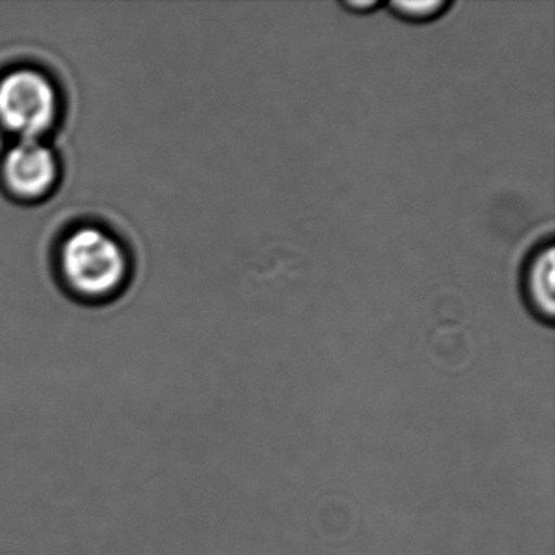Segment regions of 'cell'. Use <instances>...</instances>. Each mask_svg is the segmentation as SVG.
<instances>
[{"mask_svg": "<svg viewBox=\"0 0 555 555\" xmlns=\"http://www.w3.org/2000/svg\"><path fill=\"white\" fill-rule=\"evenodd\" d=\"M61 271L77 295L102 300L122 287L128 278L129 261L115 236L96 227H82L63 243Z\"/></svg>", "mask_w": 555, "mask_h": 555, "instance_id": "obj_1", "label": "cell"}, {"mask_svg": "<svg viewBox=\"0 0 555 555\" xmlns=\"http://www.w3.org/2000/svg\"><path fill=\"white\" fill-rule=\"evenodd\" d=\"M60 108L56 87L40 70L15 69L0 79V126L18 141H40Z\"/></svg>", "mask_w": 555, "mask_h": 555, "instance_id": "obj_2", "label": "cell"}, {"mask_svg": "<svg viewBox=\"0 0 555 555\" xmlns=\"http://www.w3.org/2000/svg\"><path fill=\"white\" fill-rule=\"evenodd\" d=\"M2 180L12 196L22 201L41 199L60 180V162L43 142L18 141L2 160Z\"/></svg>", "mask_w": 555, "mask_h": 555, "instance_id": "obj_3", "label": "cell"}, {"mask_svg": "<svg viewBox=\"0 0 555 555\" xmlns=\"http://www.w3.org/2000/svg\"><path fill=\"white\" fill-rule=\"evenodd\" d=\"M554 243L539 246L529 256L522 269V295L528 301L529 310L552 323L555 300V259Z\"/></svg>", "mask_w": 555, "mask_h": 555, "instance_id": "obj_4", "label": "cell"}, {"mask_svg": "<svg viewBox=\"0 0 555 555\" xmlns=\"http://www.w3.org/2000/svg\"><path fill=\"white\" fill-rule=\"evenodd\" d=\"M392 12L408 18V21H430L437 17L441 12L450 8L444 0H421V2H405V0H395L389 4Z\"/></svg>", "mask_w": 555, "mask_h": 555, "instance_id": "obj_5", "label": "cell"}, {"mask_svg": "<svg viewBox=\"0 0 555 555\" xmlns=\"http://www.w3.org/2000/svg\"><path fill=\"white\" fill-rule=\"evenodd\" d=\"M346 8L353 9V11H366V9H373L378 5V2H375V0H363V2H346Z\"/></svg>", "mask_w": 555, "mask_h": 555, "instance_id": "obj_6", "label": "cell"}]
</instances>
